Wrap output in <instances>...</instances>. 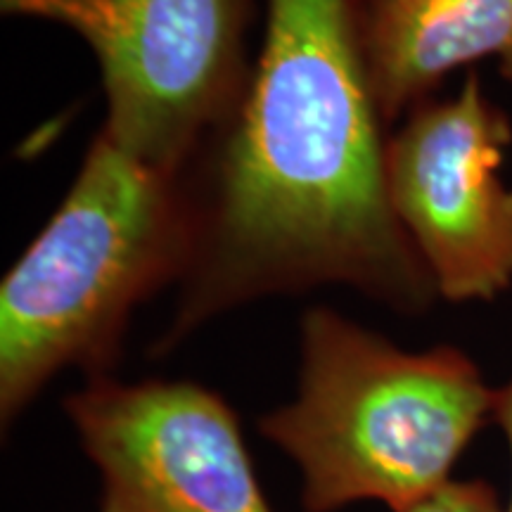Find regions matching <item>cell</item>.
I'll return each instance as SVG.
<instances>
[{
    "label": "cell",
    "mask_w": 512,
    "mask_h": 512,
    "mask_svg": "<svg viewBox=\"0 0 512 512\" xmlns=\"http://www.w3.org/2000/svg\"><path fill=\"white\" fill-rule=\"evenodd\" d=\"M401 512H505L496 489L482 479H451V482Z\"/></svg>",
    "instance_id": "ba28073f"
},
{
    "label": "cell",
    "mask_w": 512,
    "mask_h": 512,
    "mask_svg": "<svg viewBox=\"0 0 512 512\" xmlns=\"http://www.w3.org/2000/svg\"><path fill=\"white\" fill-rule=\"evenodd\" d=\"M368 0H266L245 100L192 174L197 240L157 354L266 297L339 285L420 316L439 297L396 221Z\"/></svg>",
    "instance_id": "6da1fadb"
},
{
    "label": "cell",
    "mask_w": 512,
    "mask_h": 512,
    "mask_svg": "<svg viewBox=\"0 0 512 512\" xmlns=\"http://www.w3.org/2000/svg\"><path fill=\"white\" fill-rule=\"evenodd\" d=\"M64 415L98 470V512H273L240 418L204 384L88 377Z\"/></svg>",
    "instance_id": "8992f818"
},
{
    "label": "cell",
    "mask_w": 512,
    "mask_h": 512,
    "mask_svg": "<svg viewBox=\"0 0 512 512\" xmlns=\"http://www.w3.org/2000/svg\"><path fill=\"white\" fill-rule=\"evenodd\" d=\"M252 10L254 0H0L5 17L74 31L100 67V131L181 178H192L245 100Z\"/></svg>",
    "instance_id": "277c9868"
},
{
    "label": "cell",
    "mask_w": 512,
    "mask_h": 512,
    "mask_svg": "<svg viewBox=\"0 0 512 512\" xmlns=\"http://www.w3.org/2000/svg\"><path fill=\"white\" fill-rule=\"evenodd\" d=\"M512 124L477 74L448 100L420 102L389 133L384 176L399 226L453 304L512 285V190L498 176Z\"/></svg>",
    "instance_id": "5b68a950"
},
{
    "label": "cell",
    "mask_w": 512,
    "mask_h": 512,
    "mask_svg": "<svg viewBox=\"0 0 512 512\" xmlns=\"http://www.w3.org/2000/svg\"><path fill=\"white\" fill-rule=\"evenodd\" d=\"M494 422L503 430V437L508 441L510 460H512V380L505 387L496 389V403H494ZM505 512H512V496L510 505Z\"/></svg>",
    "instance_id": "9c48e42d"
},
{
    "label": "cell",
    "mask_w": 512,
    "mask_h": 512,
    "mask_svg": "<svg viewBox=\"0 0 512 512\" xmlns=\"http://www.w3.org/2000/svg\"><path fill=\"white\" fill-rule=\"evenodd\" d=\"M496 389L456 347L406 351L328 306L299 325L297 394L259 420L302 475L304 512H401L451 482Z\"/></svg>",
    "instance_id": "3957f363"
},
{
    "label": "cell",
    "mask_w": 512,
    "mask_h": 512,
    "mask_svg": "<svg viewBox=\"0 0 512 512\" xmlns=\"http://www.w3.org/2000/svg\"><path fill=\"white\" fill-rule=\"evenodd\" d=\"M366 57L387 124L472 62L512 81V0H368Z\"/></svg>",
    "instance_id": "52a82bcc"
},
{
    "label": "cell",
    "mask_w": 512,
    "mask_h": 512,
    "mask_svg": "<svg viewBox=\"0 0 512 512\" xmlns=\"http://www.w3.org/2000/svg\"><path fill=\"white\" fill-rule=\"evenodd\" d=\"M197 240L190 178L98 131L67 195L0 285V420L8 427L62 370L110 375L143 302L181 285Z\"/></svg>",
    "instance_id": "7a4b0ae2"
}]
</instances>
